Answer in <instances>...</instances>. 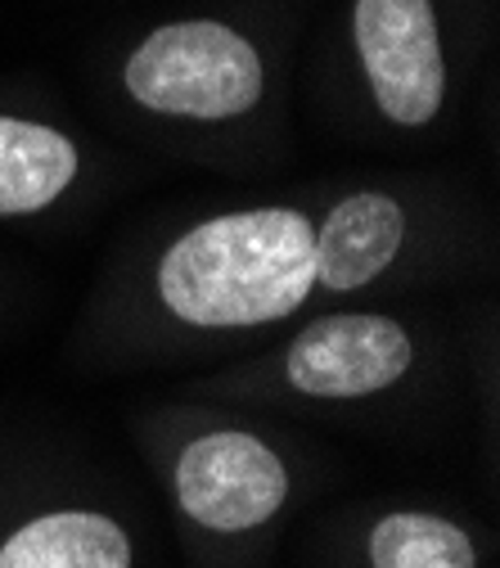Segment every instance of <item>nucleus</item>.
<instances>
[{"mask_svg":"<svg viewBox=\"0 0 500 568\" xmlns=\"http://www.w3.org/2000/svg\"><path fill=\"white\" fill-rule=\"evenodd\" d=\"M406 240V212L379 190L347 194L316 231V284L329 294L379 280Z\"/></svg>","mask_w":500,"mask_h":568,"instance_id":"nucleus-6","label":"nucleus"},{"mask_svg":"<svg viewBox=\"0 0 500 568\" xmlns=\"http://www.w3.org/2000/svg\"><path fill=\"white\" fill-rule=\"evenodd\" d=\"M415 362L410 334L370 312L312 321L289 347V384L307 397H370L392 388Z\"/></svg>","mask_w":500,"mask_h":568,"instance_id":"nucleus-5","label":"nucleus"},{"mask_svg":"<svg viewBox=\"0 0 500 568\" xmlns=\"http://www.w3.org/2000/svg\"><path fill=\"white\" fill-rule=\"evenodd\" d=\"M0 568H131V537L109 515L54 510L6 537Z\"/></svg>","mask_w":500,"mask_h":568,"instance_id":"nucleus-7","label":"nucleus"},{"mask_svg":"<svg viewBox=\"0 0 500 568\" xmlns=\"http://www.w3.org/2000/svg\"><path fill=\"white\" fill-rule=\"evenodd\" d=\"M375 568H478V550L465 528L438 515L397 510L384 515L370 532Z\"/></svg>","mask_w":500,"mask_h":568,"instance_id":"nucleus-9","label":"nucleus"},{"mask_svg":"<svg viewBox=\"0 0 500 568\" xmlns=\"http://www.w3.org/2000/svg\"><path fill=\"white\" fill-rule=\"evenodd\" d=\"M284 496H289L284 460L253 434H203L176 460V501L212 532H248L266 524Z\"/></svg>","mask_w":500,"mask_h":568,"instance_id":"nucleus-4","label":"nucleus"},{"mask_svg":"<svg viewBox=\"0 0 500 568\" xmlns=\"http://www.w3.org/2000/svg\"><path fill=\"white\" fill-rule=\"evenodd\" d=\"M78 181V145L63 131L0 113V217L50 207Z\"/></svg>","mask_w":500,"mask_h":568,"instance_id":"nucleus-8","label":"nucleus"},{"mask_svg":"<svg viewBox=\"0 0 500 568\" xmlns=\"http://www.w3.org/2000/svg\"><path fill=\"white\" fill-rule=\"evenodd\" d=\"M131 100L163 118L222 122L262 100L266 73L257 45L212 19H185L154 28L122 68Z\"/></svg>","mask_w":500,"mask_h":568,"instance_id":"nucleus-2","label":"nucleus"},{"mask_svg":"<svg viewBox=\"0 0 500 568\" xmlns=\"http://www.w3.org/2000/svg\"><path fill=\"white\" fill-rule=\"evenodd\" d=\"M351 37L388 122L424 126L438 118L447 100V59L433 0H356Z\"/></svg>","mask_w":500,"mask_h":568,"instance_id":"nucleus-3","label":"nucleus"},{"mask_svg":"<svg viewBox=\"0 0 500 568\" xmlns=\"http://www.w3.org/2000/svg\"><path fill=\"white\" fill-rule=\"evenodd\" d=\"M316 290V226L298 207H248L198 222L159 262V298L198 329L294 316Z\"/></svg>","mask_w":500,"mask_h":568,"instance_id":"nucleus-1","label":"nucleus"}]
</instances>
